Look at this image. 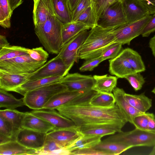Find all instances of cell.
Returning <instances> with one entry per match:
<instances>
[{
	"instance_id": "cell-1",
	"label": "cell",
	"mask_w": 155,
	"mask_h": 155,
	"mask_svg": "<svg viewBox=\"0 0 155 155\" xmlns=\"http://www.w3.org/2000/svg\"><path fill=\"white\" fill-rule=\"evenodd\" d=\"M89 101L67 103L56 109L63 116L71 120L79 131L95 127H104L120 133L128 122L125 116L116 104L104 108L93 106Z\"/></svg>"
},
{
	"instance_id": "cell-2",
	"label": "cell",
	"mask_w": 155,
	"mask_h": 155,
	"mask_svg": "<svg viewBox=\"0 0 155 155\" xmlns=\"http://www.w3.org/2000/svg\"><path fill=\"white\" fill-rule=\"evenodd\" d=\"M113 29L104 28L98 25L91 28L78 51V59L86 60L100 56L105 49L115 42Z\"/></svg>"
},
{
	"instance_id": "cell-3",
	"label": "cell",
	"mask_w": 155,
	"mask_h": 155,
	"mask_svg": "<svg viewBox=\"0 0 155 155\" xmlns=\"http://www.w3.org/2000/svg\"><path fill=\"white\" fill-rule=\"evenodd\" d=\"M62 23L55 15L42 24L35 27V33L47 51L58 54L64 46L62 37Z\"/></svg>"
},
{
	"instance_id": "cell-4",
	"label": "cell",
	"mask_w": 155,
	"mask_h": 155,
	"mask_svg": "<svg viewBox=\"0 0 155 155\" xmlns=\"http://www.w3.org/2000/svg\"><path fill=\"white\" fill-rule=\"evenodd\" d=\"M67 90L66 86L60 82H56L28 92L23 99L25 105L30 108L42 109L54 95Z\"/></svg>"
},
{
	"instance_id": "cell-5",
	"label": "cell",
	"mask_w": 155,
	"mask_h": 155,
	"mask_svg": "<svg viewBox=\"0 0 155 155\" xmlns=\"http://www.w3.org/2000/svg\"><path fill=\"white\" fill-rule=\"evenodd\" d=\"M104 140L120 143L131 148L139 146L153 147L155 145V133L135 128L130 131L118 133Z\"/></svg>"
},
{
	"instance_id": "cell-6",
	"label": "cell",
	"mask_w": 155,
	"mask_h": 155,
	"mask_svg": "<svg viewBox=\"0 0 155 155\" xmlns=\"http://www.w3.org/2000/svg\"><path fill=\"white\" fill-rule=\"evenodd\" d=\"M46 62L36 61L28 54L0 61V70L15 73L29 74L35 72Z\"/></svg>"
},
{
	"instance_id": "cell-7",
	"label": "cell",
	"mask_w": 155,
	"mask_h": 155,
	"mask_svg": "<svg viewBox=\"0 0 155 155\" xmlns=\"http://www.w3.org/2000/svg\"><path fill=\"white\" fill-rule=\"evenodd\" d=\"M127 23L122 2L117 1L107 7L98 20V25L104 28L114 29Z\"/></svg>"
},
{
	"instance_id": "cell-8",
	"label": "cell",
	"mask_w": 155,
	"mask_h": 155,
	"mask_svg": "<svg viewBox=\"0 0 155 155\" xmlns=\"http://www.w3.org/2000/svg\"><path fill=\"white\" fill-rule=\"evenodd\" d=\"M151 16L150 15L147 16L140 20L127 23L114 29L115 42L120 43L122 45H129L133 39L141 35Z\"/></svg>"
},
{
	"instance_id": "cell-9",
	"label": "cell",
	"mask_w": 155,
	"mask_h": 155,
	"mask_svg": "<svg viewBox=\"0 0 155 155\" xmlns=\"http://www.w3.org/2000/svg\"><path fill=\"white\" fill-rule=\"evenodd\" d=\"M88 30H84L64 45L57 55L63 60L68 72L74 63L78 60V51L87 36Z\"/></svg>"
},
{
	"instance_id": "cell-10",
	"label": "cell",
	"mask_w": 155,
	"mask_h": 155,
	"mask_svg": "<svg viewBox=\"0 0 155 155\" xmlns=\"http://www.w3.org/2000/svg\"><path fill=\"white\" fill-rule=\"evenodd\" d=\"M68 74L66 65L57 55L34 72L29 80L32 81L58 75L63 77Z\"/></svg>"
},
{
	"instance_id": "cell-11",
	"label": "cell",
	"mask_w": 155,
	"mask_h": 155,
	"mask_svg": "<svg viewBox=\"0 0 155 155\" xmlns=\"http://www.w3.org/2000/svg\"><path fill=\"white\" fill-rule=\"evenodd\" d=\"M47 134V133L22 128L17 133L15 140L28 148L37 151L43 147Z\"/></svg>"
},
{
	"instance_id": "cell-12",
	"label": "cell",
	"mask_w": 155,
	"mask_h": 155,
	"mask_svg": "<svg viewBox=\"0 0 155 155\" xmlns=\"http://www.w3.org/2000/svg\"><path fill=\"white\" fill-rule=\"evenodd\" d=\"M59 82L66 86L68 91H86L92 90L95 81L91 75L76 73L68 74Z\"/></svg>"
},
{
	"instance_id": "cell-13",
	"label": "cell",
	"mask_w": 155,
	"mask_h": 155,
	"mask_svg": "<svg viewBox=\"0 0 155 155\" xmlns=\"http://www.w3.org/2000/svg\"><path fill=\"white\" fill-rule=\"evenodd\" d=\"M31 112L52 124L54 126V129L75 128L78 127L71 120L63 116L55 109L34 110Z\"/></svg>"
},
{
	"instance_id": "cell-14",
	"label": "cell",
	"mask_w": 155,
	"mask_h": 155,
	"mask_svg": "<svg viewBox=\"0 0 155 155\" xmlns=\"http://www.w3.org/2000/svg\"><path fill=\"white\" fill-rule=\"evenodd\" d=\"M33 73L20 74L0 70V88L7 91H14L21 85L30 81V78Z\"/></svg>"
},
{
	"instance_id": "cell-15",
	"label": "cell",
	"mask_w": 155,
	"mask_h": 155,
	"mask_svg": "<svg viewBox=\"0 0 155 155\" xmlns=\"http://www.w3.org/2000/svg\"><path fill=\"white\" fill-rule=\"evenodd\" d=\"M122 3L127 23L150 15L149 10L141 0H124Z\"/></svg>"
},
{
	"instance_id": "cell-16",
	"label": "cell",
	"mask_w": 155,
	"mask_h": 155,
	"mask_svg": "<svg viewBox=\"0 0 155 155\" xmlns=\"http://www.w3.org/2000/svg\"><path fill=\"white\" fill-rule=\"evenodd\" d=\"M33 18L35 27L44 23L55 15L52 0H33Z\"/></svg>"
},
{
	"instance_id": "cell-17",
	"label": "cell",
	"mask_w": 155,
	"mask_h": 155,
	"mask_svg": "<svg viewBox=\"0 0 155 155\" xmlns=\"http://www.w3.org/2000/svg\"><path fill=\"white\" fill-rule=\"evenodd\" d=\"M47 135L65 148L76 140L81 134L78 127L75 128L54 129L48 132Z\"/></svg>"
},
{
	"instance_id": "cell-18",
	"label": "cell",
	"mask_w": 155,
	"mask_h": 155,
	"mask_svg": "<svg viewBox=\"0 0 155 155\" xmlns=\"http://www.w3.org/2000/svg\"><path fill=\"white\" fill-rule=\"evenodd\" d=\"M109 61L110 73L118 78H125L127 75L136 72L121 51L116 57L110 59Z\"/></svg>"
},
{
	"instance_id": "cell-19",
	"label": "cell",
	"mask_w": 155,
	"mask_h": 155,
	"mask_svg": "<svg viewBox=\"0 0 155 155\" xmlns=\"http://www.w3.org/2000/svg\"><path fill=\"white\" fill-rule=\"evenodd\" d=\"M113 92L116 104L125 116L128 122L132 124L135 117L144 113L135 108L126 101L124 96L125 92L123 89L116 87Z\"/></svg>"
},
{
	"instance_id": "cell-20",
	"label": "cell",
	"mask_w": 155,
	"mask_h": 155,
	"mask_svg": "<svg viewBox=\"0 0 155 155\" xmlns=\"http://www.w3.org/2000/svg\"><path fill=\"white\" fill-rule=\"evenodd\" d=\"M22 128L47 133L55 129L52 124L31 112H25Z\"/></svg>"
},
{
	"instance_id": "cell-21",
	"label": "cell",
	"mask_w": 155,
	"mask_h": 155,
	"mask_svg": "<svg viewBox=\"0 0 155 155\" xmlns=\"http://www.w3.org/2000/svg\"><path fill=\"white\" fill-rule=\"evenodd\" d=\"M85 92L67 90L58 93L50 99L43 109H56L58 107L79 98Z\"/></svg>"
},
{
	"instance_id": "cell-22",
	"label": "cell",
	"mask_w": 155,
	"mask_h": 155,
	"mask_svg": "<svg viewBox=\"0 0 155 155\" xmlns=\"http://www.w3.org/2000/svg\"><path fill=\"white\" fill-rule=\"evenodd\" d=\"M1 155H36L37 150L28 148L15 140L0 144Z\"/></svg>"
},
{
	"instance_id": "cell-23",
	"label": "cell",
	"mask_w": 155,
	"mask_h": 155,
	"mask_svg": "<svg viewBox=\"0 0 155 155\" xmlns=\"http://www.w3.org/2000/svg\"><path fill=\"white\" fill-rule=\"evenodd\" d=\"M62 78L61 76L58 75L30 81L16 89L14 92L24 96L28 91L51 84L59 82Z\"/></svg>"
},
{
	"instance_id": "cell-24",
	"label": "cell",
	"mask_w": 155,
	"mask_h": 155,
	"mask_svg": "<svg viewBox=\"0 0 155 155\" xmlns=\"http://www.w3.org/2000/svg\"><path fill=\"white\" fill-rule=\"evenodd\" d=\"M95 82L92 89L99 93H112L116 87L118 78L116 76L94 75Z\"/></svg>"
},
{
	"instance_id": "cell-25",
	"label": "cell",
	"mask_w": 155,
	"mask_h": 155,
	"mask_svg": "<svg viewBox=\"0 0 155 155\" xmlns=\"http://www.w3.org/2000/svg\"><path fill=\"white\" fill-rule=\"evenodd\" d=\"M102 137L82 134L72 143L65 147L69 153L78 150L93 148L101 140Z\"/></svg>"
},
{
	"instance_id": "cell-26",
	"label": "cell",
	"mask_w": 155,
	"mask_h": 155,
	"mask_svg": "<svg viewBox=\"0 0 155 155\" xmlns=\"http://www.w3.org/2000/svg\"><path fill=\"white\" fill-rule=\"evenodd\" d=\"M124 96L126 101L132 106L141 112H146L152 107L151 99L146 96L144 93L139 95L125 93Z\"/></svg>"
},
{
	"instance_id": "cell-27",
	"label": "cell",
	"mask_w": 155,
	"mask_h": 155,
	"mask_svg": "<svg viewBox=\"0 0 155 155\" xmlns=\"http://www.w3.org/2000/svg\"><path fill=\"white\" fill-rule=\"evenodd\" d=\"M90 29L87 25L78 21L63 24L61 34L64 45L81 31Z\"/></svg>"
},
{
	"instance_id": "cell-28",
	"label": "cell",
	"mask_w": 155,
	"mask_h": 155,
	"mask_svg": "<svg viewBox=\"0 0 155 155\" xmlns=\"http://www.w3.org/2000/svg\"><path fill=\"white\" fill-rule=\"evenodd\" d=\"M25 112H22L15 109H6L0 110V116L8 121L13 126L15 135L22 128Z\"/></svg>"
},
{
	"instance_id": "cell-29",
	"label": "cell",
	"mask_w": 155,
	"mask_h": 155,
	"mask_svg": "<svg viewBox=\"0 0 155 155\" xmlns=\"http://www.w3.org/2000/svg\"><path fill=\"white\" fill-rule=\"evenodd\" d=\"M55 15L63 24L72 21L71 12L67 0H52Z\"/></svg>"
},
{
	"instance_id": "cell-30",
	"label": "cell",
	"mask_w": 155,
	"mask_h": 155,
	"mask_svg": "<svg viewBox=\"0 0 155 155\" xmlns=\"http://www.w3.org/2000/svg\"><path fill=\"white\" fill-rule=\"evenodd\" d=\"M121 52L136 72L144 71L146 67L142 58L136 51L130 48H127Z\"/></svg>"
},
{
	"instance_id": "cell-31",
	"label": "cell",
	"mask_w": 155,
	"mask_h": 155,
	"mask_svg": "<svg viewBox=\"0 0 155 155\" xmlns=\"http://www.w3.org/2000/svg\"><path fill=\"white\" fill-rule=\"evenodd\" d=\"M37 155H69V152L64 147L47 135L43 147L37 151Z\"/></svg>"
},
{
	"instance_id": "cell-32",
	"label": "cell",
	"mask_w": 155,
	"mask_h": 155,
	"mask_svg": "<svg viewBox=\"0 0 155 155\" xmlns=\"http://www.w3.org/2000/svg\"><path fill=\"white\" fill-rule=\"evenodd\" d=\"M91 105L97 107L109 108L116 104V100L113 94L97 92L89 101Z\"/></svg>"
},
{
	"instance_id": "cell-33",
	"label": "cell",
	"mask_w": 155,
	"mask_h": 155,
	"mask_svg": "<svg viewBox=\"0 0 155 155\" xmlns=\"http://www.w3.org/2000/svg\"><path fill=\"white\" fill-rule=\"evenodd\" d=\"M25 105L23 98L17 99L7 91L0 88V107L15 109Z\"/></svg>"
},
{
	"instance_id": "cell-34",
	"label": "cell",
	"mask_w": 155,
	"mask_h": 155,
	"mask_svg": "<svg viewBox=\"0 0 155 155\" xmlns=\"http://www.w3.org/2000/svg\"><path fill=\"white\" fill-rule=\"evenodd\" d=\"M93 148L106 152L110 155H119L131 148L129 147L120 143L104 140L101 141Z\"/></svg>"
},
{
	"instance_id": "cell-35",
	"label": "cell",
	"mask_w": 155,
	"mask_h": 155,
	"mask_svg": "<svg viewBox=\"0 0 155 155\" xmlns=\"http://www.w3.org/2000/svg\"><path fill=\"white\" fill-rule=\"evenodd\" d=\"M28 48L18 46L10 45L0 49V61L13 58L28 54Z\"/></svg>"
},
{
	"instance_id": "cell-36",
	"label": "cell",
	"mask_w": 155,
	"mask_h": 155,
	"mask_svg": "<svg viewBox=\"0 0 155 155\" xmlns=\"http://www.w3.org/2000/svg\"><path fill=\"white\" fill-rule=\"evenodd\" d=\"M98 21L94 6L91 4L75 21L83 23L91 29L98 25Z\"/></svg>"
},
{
	"instance_id": "cell-37",
	"label": "cell",
	"mask_w": 155,
	"mask_h": 155,
	"mask_svg": "<svg viewBox=\"0 0 155 155\" xmlns=\"http://www.w3.org/2000/svg\"><path fill=\"white\" fill-rule=\"evenodd\" d=\"M12 12L8 0H0V25L2 27L5 28L10 27Z\"/></svg>"
},
{
	"instance_id": "cell-38",
	"label": "cell",
	"mask_w": 155,
	"mask_h": 155,
	"mask_svg": "<svg viewBox=\"0 0 155 155\" xmlns=\"http://www.w3.org/2000/svg\"><path fill=\"white\" fill-rule=\"evenodd\" d=\"M122 45L120 43L114 42L105 49L100 56L104 61L113 59L116 57L122 51Z\"/></svg>"
},
{
	"instance_id": "cell-39",
	"label": "cell",
	"mask_w": 155,
	"mask_h": 155,
	"mask_svg": "<svg viewBox=\"0 0 155 155\" xmlns=\"http://www.w3.org/2000/svg\"><path fill=\"white\" fill-rule=\"evenodd\" d=\"M79 131L82 134L99 136L102 137L106 135L114 134L117 132L114 129L104 127H93Z\"/></svg>"
},
{
	"instance_id": "cell-40",
	"label": "cell",
	"mask_w": 155,
	"mask_h": 155,
	"mask_svg": "<svg viewBox=\"0 0 155 155\" xmlns=\"http://www.w3.org/2000/svg\"><path fill=\"white\" fill-rule=\"evenodd\" d=\"M135 91L140 90L145 81L140 72H135L126 76L125 78Z\"/></svg>"
},
{
	"instance_id": "cell-41",
	"label": "cell",
	"mask_w": 155,
	"mask_h": 155,
	"mask_svg": "<svg viewBox=\"0 0 155 155\" xmlns=\"http://www.w3.org/2000/svg\"><path fill=\"white\" fill-rule=\"evenodd\" d=\"M28 54L34 60L38 61H46L49 57V54L42 47L28 49Z\"/></svg>"
},
{
	"instance_id": "cell-42",
	"label": "cell",
	"mask_w": 155,
	"mask_h": 155,
	"mask_svg": "<svg viewBox=\"0 0 155 155\" xmlns=\"http://www.w3.org/2000/svg\"><path fill=\"white\" fill-rule=\"evenodd\" d=\"M0 134L15 140L13 127L7 120L0 116Z\"/></svg>"
},
{
	"instance_id": "cell-43",
	"label": "cell",
	"mask_w": 155,
	"mask_h": 155,
	"mask_svg": "<svg viewBox=\"0 0 155 155\" xmlns=\"http://www.w3.org/2000/svg\"><path fill=\"white\" fill-rule=\"evenodd\" d=\"M148 120L147 113L146 112L135 117L133 120L132 124L136 128L143 130L148 131Z\"/></svg>"
},
{
	"instance_id": "cell-44",
	"label": "cell",
	"mask_w": 155,
	"mask_h": 155,
	"mask_svg": "<svg viewBox=\"0 0 155 155\" xmlns=\"http://www.w3.org/2000/svg\"><path fill=\"white\" fill-rule=\"evenodd\" d=\"M103 61L100 56L86 60L80 68L79 70L82 72L92 71Z\"/></svg>"
},
{
	"instance_id": "cell-45",
	"label": "cell",
	"mask_w": 155,
	"mask_h": 155,
	"mask_svg": "<svg viewBox=\"0 0 155 155\" xmlns=\"http://www.w3.org/2000/svg\"><path fill=\"white\" fill-rule=\"evenodd\" d=\"M91 4L90 0H81L75 8L71 12L72 21H75Z\"/></svg>"
},
{
	"instance_id": "cell-46",
	"label": "cell",
	"mask_w": 155,
	"mask_h": 155,
	"mask_svg": "<svg viewBox=\"0 0 155 155\" xmlns=\"http://www.w3.org/2000/svg\"><path fill=\"white\" fill-rule=\"evenodd\" d=\"M70 155H110L105 151L96 149L93 148L76 150L71 152Z\"/></svg>"
},
{
	"instance_id": "cell-47",
	"label": "cell",
	"mask_w": 155,
	"mask_h": 155,
	"mask_svg": "<svg viewBox=\"0 0 155 155\" xmlns=\"http://www.w3.org/2000/svg\"><path fill=\"white\" fill-rule=\"evenodd\" d=\"M91 4L94 6L96 15L99 20L108 5V0H93Z\"/></svg>"
},
{
	"instance_id": "cell-48",
	"label": "cell",
	"mask_w": 155,
	"mask_h": 155,
	"mask_svg": "<svg viewBox=\"0 0 155 155\" xmlns=\"http://www.w3.org/2000/svg\"><path fill=\"white\" fill-rule=\"evenodd\" d=\"M155 32V13L151 16L150 20L144 28L141 35L143 37H147Z\"/></svg>"
},
{
	"instance_id": "cell-49",
	"label": "cell",
	"mask_w": 155,
	"mask_h": 155,
	"mask_svg": "<svg viewBox=\"0 0 155 155\" xmlns=\"http://www.w3.org/2000/svg\"><path fill=\"white\" fill-rule=\"evenodd\" d=\"M148 117V131L155 133V116L153 113L147 112Z\"/></svg>"
},
{
	"instance_id": "cell-50",
	"label": "cell",
	"mask_w": 155,
	"mask_h": 155,
	"mask_svg": "<svg viewBox=\"0 0 155 155\" xmlns=\"http://www.w3.org/2000/svg\"><path fill=\"white\" fill-rule=\"evenodd\" d=\"M149 10L150 14L155 13V0H141Z\"/></svg>"
},
{
	"instance_id": "cell-51",
	"label": "cell",
	"mask_w": 155,
	"mask_h": 155,
	"mask_svg": "<svg viewBox=\"0 0 155 155\" xmlns=\"http://www.w3.org/2000/svg\"><path fill=\"white\" fill-rule=\"evenodd\" d=\"M12 11H13L23 2V0H8Z\"/></svg>"
},
{
	"instance_id": "cell-52",
	"label": "cell",
	"mask_w": 155,
	"mask_h": 155,
	"mask_svg": "<svg viewBox=\"0 0 155 155\" xmlns=\"http://www.w3.org/2000/svg\"><path fill=\"white\" fill-rule=\"evenodd\" d=\"M81 0H67L71 12L76 7Z\"/></svg>"
},
{
	"instance_id": "cell-53",
	"label": "cell",
	"mask_w": 155,
	"mask_h": 155,
	"mask_svg": "<svg viewBox=\"0 0 155 155\" xmlns=\"http://www.w3.org/2000/svg\"><path fill=\"white\" fill-rule=\"evenodd\" d=\"M10 45L8 42L5 36L0 35V49L9 46Z\"/></svg>"
},
{
	"instance_id": "cell-54",
	"label": "cell",
	"mask_w": 155,
	"mask_h": 155,
	"mask_svg": "<svg viewBox=\"0 0 155 155\" xmlns=\"http://www.w3.org/2000/svg\"><path fill=\"white\" fill-rule=\"evenodd\" d=\"M149 44L153 55L155 58V35L150 39Z\"/></svg>"
},
{
	"instance_id": "cell-55",
	"label": "cell",
	"mask_w": 155,
	"mask_h": 155,
	"mask_svg": "<svg viewBox=\"0 0 155 155\" xmlns=\"http://www.w3.org/2000/svg\"><path fill=\"white\" fill-rule=\"evenodd\" d=\"M14 140H15L0 134V144H2Z\"/></svg>"
},
{
	"instance_id": "cell-56",
	"label": "cell",
	"mask_w": 155,
	"mask_h": 155,
	"mask_svg": "<svg viewBox=\"0 0 155 155\" xmlns=\"http://www.w3.org/2000/svg\"><path fill=\"white\" fill-rule=\"evenodd\" d=\"M150 155H155V145L149 154Z\"/></svg>"
},
{
	"instance_id": "cell-57",
	"label": "cell",
	"mask_w": 155,
	"mask_h": 155,
	"mask_svg": "<svg viewBox=\"0 0 155 155\" xmlns=\"http://www.w3.org/2000/svg\"><path fill=\"white\" fill-rule=\"evenodd\" d=\"M152 92L153 93L155 94V87L152 90Z\"/></svg>"
},
{
	"instance_id": "cell-58",
	"label": "cell",
	"mask_w": 155,
	"mask_h": 155,
	"mask_svg": "<svg viewBox=\"0 0 155 155\" xmlns=\"http://www.w3.org/2000/svg\"><path fill=\"white\" fill-rule=\"evenodd\" d=\"M124 0H117V1H120L122 2Z\"/></svg>"
},
{
	"instance_id": "cell-59",
	"label": "cell",
	"mask_w": 155,
	"mask_h": 155,
	"mask_svg": "<svg viewBox=\"0 0 155 155\" xmlns=\"http://www.w3.org/2000/svg\"><path fill=\"white\" fill-rule=\"evenodd\" d=\"M91 2L93 0H90Z\"/></svg>"
}]
</instances>
